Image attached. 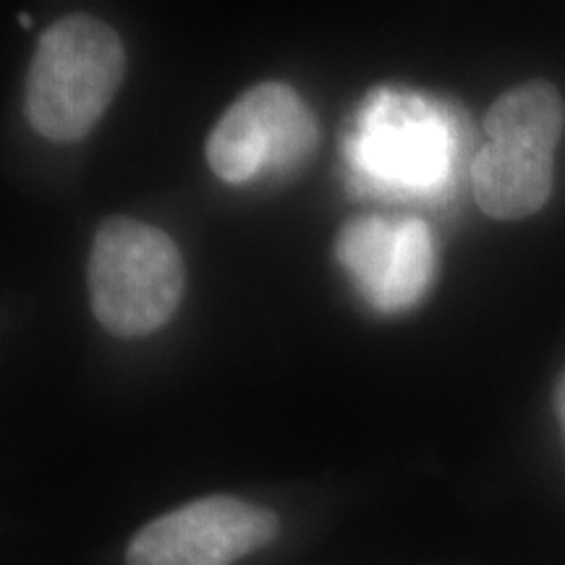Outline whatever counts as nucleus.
Returning a JSON list of instances; mask_svg holds the SVG:
<instances>
[{"mask_svg":"<svg viewBox=\"0 0 565 565\" xmlns=\"http://www.w3.org/2000/svg\"><path fill=\"white\" fill-rule=\"evenodd\" d=\"M563 126V97L550 82H524L492 103L484 116L487 145L471 162V189L484 215L524 221L545 207Z\"/></svg>","mask_w":565,"mask_h":565,"instance_id":"obj_1","label":"nucleus"},{"mask_svg":"<svg viewBox=\"0 0 565 565\" xmlns=\"http://www.w3.org/2000/svg\"><path fill=\"white\" fill-rule=\"evenodd\" d=\"M121 38L89 13H71L42 32L26 76V118L40 137L79 141L121 87Z\"/></svg>","mask_w":565,"mask_h":565,"instance_id":"obj_2","label":"nucleus"},{"mask_svg":"<svg viewBox=\"0 0 565 565\" xmlns=\"http://www.w3.org/2000/svg\"><path fill=\"white\" fill-rule=\"evenodd\" d=\"M92 312L118 338L160 330L183 296V259L166 231L134 217H108L89 254Z\"/></svg>","mask_w":565,"mask_h":565,"instance_id":"obj_3","label":"nucleus"},{"mask_svg":"<svg viewBox=\"0 0 565 565\" xmlns=\"http://www.w3.org/2000/svg\"><path fill=\"white\" fill-rule=\"evenodd\" d=\"M317 121L299 92L265 82L244 92L212 129L207 162L225 183L242 186L265 173L299 168L317 147Z\"/></svg>","mask_w":565,"mask_h":565,"instance_id":"obj_4","label":"nucleus"},{"mask_svg":"<svg viewBox=\"0 0 565 565\" xmlns=\"http://www.w3.org/2000/svg\"><path fill=\"white\" fill-rule=\"evenodd\" d=\"M278 529L267 508L210 494L134 534L126 565H233L273 542Z\"/></svg>","mask_w":565,"mask_h":565,"instance_id":"obj_5","label":"nucleus"},{"mask_svg":"<svg viewBox=\"0 0 565 565\" xmlns=\"http://www.w3.org/2000/svg\"><path fill=\"white\" fill-rule=\"evenodd\" d=\"M335 254L380 312L414 307L435 273L433 233L422 221L356 217L338 233Z\"/></svg>","mask_w":565,"mask_h":565,"instance_id":"obj_6","label":"nucleus"},{"mask_svg":"<svg viewBox=\"0 0 565 565\" xmlns=\"http://www.w3.org/2000/svg\"><path fill=\"white\" fill-rule=\"evenodd\" d=\"M359 166L377 181L414 189L440 186L450 171V139L443 118L416 105L412 118L391 97L377 100L364 118Z\"/></svg>","mask_w":565,"mask_h":565,"instance_id":"obj_7","label":"nucleus"},{"mask_svg":"<svg viewBox=\"0 0 565 565\" xmlns=\"http://www.w3.org/2000/svg\"><path fill=\"white\" fill-rule=\"evenodd\" d=\"M555 414H557V422H561L563 437H565V372H563L561 383H557V387H555Z\"/></svg>","mask_w":565,"mask_h":565,"instance_id":"obj_8","label":"nucleus"},{"mask_svg":"<svg viewBox=\"0 0 565 565\" xmlns=\"http://www.w3.org/2000/svg\"><path fill=\"white\" fill-rule=\"evenodd\" d=\"M19 21H21V24H24V26H30V17H26V13H21V17H19Z\"/></svg>","mask_w":565,"mask_h":565,"instance_id":"obj_9","label":"nucleus"}]
</instances>
